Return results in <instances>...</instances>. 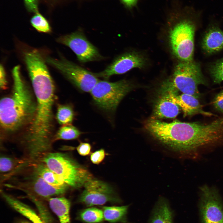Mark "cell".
<instances>
[{"label": "cell", "instance_id": "cell-1", "mask_svg": "<svg viewBox=\"0 0 223 223\" xmlns=\"http://www.w3.org/2000/svg\"><path fill=\"white\" fill-rule=\"evenodd\" d=\"M31 82L36 97V109L20 142L27 153L39 156L52 149L55 87L52 78L36 79Z\"/></svg>", "mask_w": 223, "mask_h": 223}, {"label": "cell", "instance_id": "cell-2", "mask_svg": "<svg viewBox=\"0 0 223 223\" xmlns=\"http://www.w3.org/2000/svg\"><path fill=\"white\" fill-rule=\"evenodd\" d=\"M13 85L11 93L0 102V125L7 135L17 132L28 126L34 116L36 102L20 71L19 65L12 71Z\"/></svg>", "mask_w": 223, "mask_h": 223}, {"label": "cell", "instance_id": "cell-3", "mask_svg": "<svg viewBox=\"0 0 223 223\" xmlns=\"http://www.w3.org/2000/svg\"><path fill=\"white\" fill-rule=\"evenodd\" d=\"M175 12L178 20L171 29L169 35L172 52L180 61H192L196 28L194 20L201 15L202 11L187 6Z\"/></svg>", "mask_w": 223, "mask_h": 223}, {"label": "cell", "instance_id": "cell-4", "mask_svg": "<svg viewBox=\"0 0 223 223\" xmlns=\"http://www.w3.org/2000/svg\"><path fill=\"white\" fill-rule=\"evenodd\" d=\"M2 182L4 187L22 191L26 195L47 199L53 196L62 195L69 189L49 184L27 164L3 178Z\"/></svg>", "mask_w": 223, "mask_h": 223}, {"label": "cell", "instance_id": "cell-5", "mask_svg": "<svg viewBox=\"0 0 223 223\" xmlns=\"http://www.w3.org/2000/svg\"><path fill=\"white\" fill-rule=\"evenodd\" d=\"M41 161L55 173L69 188L84 187L87 181L94 178L86 168L64 153L51 151L45 155Z\"/></svg>", "mask_w": 223, "mask_h": 223}, {"label": "cell", "instance_id": "cell-6", "mask_svg": "<svg viewBox=\"0 0 223 223\" xmlns=\"http://www.w3.org/2000/svg\"><path fill=\"white\" fill-rule=\"evenodd\" d=\"M206 84L198 63L193 60L180 61L175 66L171 77L163 82L161 89L175 92L180 91L198 98L200 95L198 85Z\"/></svg>", "mask_w": 223, "mask_h": 223}, {"label": "cell", "instance_id": "cell-7", "mask_svg": "<svg viewBox=\"0 0 223 223\" xmlns=\"http://www.w3.org/2000/svg\"><path fill=\"white\" fill-rule=\"evenodd\" d=\"M133 87L131 81L125 79L114 82L99 80L90 92L94 103L99 108L112 113Z\"/></svg>", "mask_w": 223, "mask_h": 223}, {"label": "cell", "instance_id": "cell-8", "mask_svg": "<svg viewBox=\"0 0 223 223\" xmlns=\"http://www.w3.org/2000/svg\"><path fill=\"white\" fill-rule=\"evenodd\" d=\"M47 63L61 73L81 90L90 92L99 80L95 75L81 67L63 57L59 59L45 57Z\"/></svg>", "mask_w": 223, "mask_h": 223}, {"label": "cell", "instance_id": "cell-9", "mask_svg": "<svg viewBox=\"0 0 223 223\" xmlns=\"http://www.w3.org/2000/svg\"><path fill=\"white\" fill-rule=\"evenodd\" d=\"M57 42L69 47L82 63L98 61L104 59L97 48L87 39L81 30L61 36Z\"/></svg>", "mask_w": 223, "mask_h": 223}, {"label": "cell", "instance_id": "cell-10", "mask_svg": "<svg viewBox=\"0 0 223 223\" xmlns=\"http://www.w3.org/2000/svg\"><path fill=\"white\" fill-rule=\"evenodd\" d=\"M79 201L88 206L102 205L107 202H119L111 186L101 181L93 178L84 185Z\"/></svg>", "mask_w": 223, "mask_h": 223}, {"label": "cell", "instance_id": "cell-11", "mask_svg": "<svg viewBox=\"0 0 223 223\" xmlns=\"http://www.w3.org/2000/svg\"><path fill=\"white\" fill-rule=\"evenodd\" d=\"M146 63V58L141 54L127 52L115 58L103 71L94 74L97 77L108 79L112 75L124 74L134 68H142Z\"/></svg>", "mask_w": 223, "mask_h": 223}, {"label": "cell", "instance_id": "cell-12", "mask_svg": "<svg viewBox=\"0 0 223 223\" xmlns=\"http://www.w3.org/2000/svg\"><path fill=\"white\" fill-rule=\"evenodd\" d=\"M200 189L203 223H223V208L217 190L206 185Z\"/></svg>", "mask_w": 223, "mask_h": 223}, {"label": "cell", "instance_id": "cell-13", "mask_svg": "<svg viewBox=\"0 0 223 223\" xmlns=\"http://www.w3.org/2000/svg\"><path fill=\"white\" fill-rule=\"evenodd\" d=\"M166 92L171 98L182 110L184 116H190L196 114H201L207 116L213 115V114L204 111L198 98L189 94L182 93L178 94L177 92L169 91Z\"/></svg>", "mask_w": 223, "mask_h": 223}, {"label": "cell", "instance_id": "cell-14", "mask_svg": "<svg viewBox=\"0 0 223 223\" xmlns=\"http://www.w3.org/2000/svg\"><path fill=\"white\" fill-rule=\"evenodd\" d=\"M163 92L155 105L153 118H174L179 113L180 107L170 97L167 93Z\"/></svg>", "mask_w": 223, "mask_h": 223}, {"label": "cell", "instance_id": "cell-15", "mask_svg": "<svg viewBox=\"0 0 223 223\" xmlns=\"http://www.w3.org/2000/svg\"><path fill=\"white\" fill-rule=\"evenodd\" d=\"M202 46L204 50L209 54L223 49V31L216 26L212 27L205 35Z\"/></svg>", "mask_w": 223, "mask_h": 223}, {"label": "cell", "instance_id": "cell-16", "mask_svg": "<svg viewBox=\"0 0 223 223\" xmlns=\"http://www.w3.org/2000/svg\"><path fill=\"white\" fill-rule=\"evenodd\" d=\"M173 213L168 202L160 198L152 211L149 223H174Z\"/></svg>", "mask_w": 223, "mask_h": 223}, {"label": "cell", "instance_id": "cell-17", "mask_svg": "<svg viewBox=\"0 0 223 223\" xmlns=\"http://www.w3.org/2000/svg\"><path fill=\"white\" fill-rule=\"evenodd\" d=\"M47 200L50 209L57 216L60 223H71L70 201L63 197H51Z\"/></svg>", "mask_w": 223, "mask_h": 223}, {"label": "cell", "instance_id": "cell-18", "mask_svg": "<svg viewBox=\"0 0 223 223\" xmlns=\"http://www.w3.org/2000/svg\"><path fill=\"white\" fill-rule=\"evenodd\" d=\"M28 164L37 174L49 184L55 186H66L70 188L43 162L39 161Z\"/></svg>", "mask_w": 223, "mask_h": 223}, {"label": "cell", "instance_id": "cell-19", "mask_svg": "<svg viewBox=\"0 0 223 223\" xmlns=\"http://www.w3.org/2000/svg\"><path fill=\"white\" fill-rule=\"evenodd\" d=\"M129 206H105L103 207L104 219L110 222H126Z\"/></svg>", "mask_w": 223, "mask_h": 223}, {"label": "cell", "instance_id": "cell-20", "mask_svg": "<svg viewBox=\"0 0 223 223\" xmlns=\"http://www.w3.org/2000/svg\"><path fill=\"white\" fill-rule=\"evenodd\" d=\"M25 163L23 158L18 159L2 155L0 157V171L3 177L13 173Z\"/></svg>", "mask_w": 223, "mask_h": 223}, {"label": "cell", "instance_id": "cell-21", "mask_svg": "<svg viewBox=\"0 0 223 223\" xmlns=\"http://www.w3.org/2000/svg\"><path fill=\"white\" fill-rule=\"evenodd\" d=\"M75 112L71 105H58L56 118L59 124L63 125L71 124L75 116Z\"/></svg>", "mask_w": 223, "mask_h": 223}, {"label": "cell", "instance_id": "cell-22", "mask_svg": "<svg viewBox=\"0 0 223 223\" xmlns=\"http://www.w3.org/2000/svg\"><path fill=\"white\" fill-rule=\"evenodd\" d=\"M77 127L72 124L63 125L54 135L53 142L59 140H71L78 138L82 134Z\"/></svg>", "mask_w": 223, "mask_h": 223}, {"label": "cell", "instance_id": "cell-23", "mask_svg": "<svg viewBox=\"0 0 223 223\" xmlns=\"http://www.w3.org/2000/svg\"><path fill=\"white\" fill-rule=\"evenodd\" d=\"M80 219L87 223H97L103 221L104 218L103 210L91 208L85 209L79 214Z\"/></svg>", "mask_w": 223, "mask_h": 223}, {"label": "cell", "instance_id": "cell-24", "mask_svg": "<svg viewBox=\"0 0 223 223\" xmlns=\"http://www.w3.org/2000/svg\"><path fill=\"white\" fill-rule=\"evenodd\" d=\"M30 23L33 27L39 32L49 33L51 31L49 23L45 17L38 12L35 13L32 17Z\"/></svg>", "mask_w": 223, "mask_h": 223}, {"label": "cell", "instance_id": "cell-25", "mask_svg": "<svg viewBox=\"0 0 223 223\" xmlns=\"http://www.w3.org/2000/svg\"><path fill=\"white\" fill-rule=\"evenodd\" d=\"M210 72L214 82L220 83L223 81V58L212 66Z\"/></svg>", "mask_w": 223, "mask_h": 223}, {"label": "cell", "instance_id": "cell-26", "mask_svg": "<svg viewBox=\"0 0 223 223\" xmlns=\"http://www.w3.org/2000/svg\"><path fill=\"white\" fill-rule=\"evenodd\" d=\"M105 153L103 149H101L91 154L90 159L92 162L94 164H98L104 159Z\"/></svg>", "mask_w": 223, "mask_h": 223}, {"label": "cell", "instance_id": "cell-27", "mask_svg": "<svg viewBox=\"0 0 223 223\" xmlns=\"http://www.w3.org/2000/svg\"><path fill=\"white\" fill-rule=\"evenodd\" d=\"M76 149L79 155L81 156H85L90 153L91 146L88 143L80 142Z\"/></svg>", "mask_w": 223, "mask_h": 223}, {"label": "cell", "instance_id": "cell-28", "mask_svg": "<svg viewBox=\"0 0 223 223\" xmlns=\"http://www.w3.org/2000/svg\"><path fill=\"white\" fill-rule=\"evenodd\" d=\"M213 103L214 107L217 110L223 112V90L216 95Z\"/></svg>", "mask_w": 223, "mask_h": 223}, {"label": "cell", "instance_id": "cell-29", "mask_svg": "<svg viewBox=\"0 0 223 223\" xmlns=\"http://www.w3.org/2000/svg\"><path fill=\"white\" fill-rule=\"evenodd\" d=\"M27 10L31 12H38L37 0H23Z\"/></svg>", "mask_w": 223, "mask_h": 223}, {"label": "cell", "instance_id": "cell-30", "mask_svg": "<svg viewBox=\"0 0 223 223\" xmlns=\"http://www.w3.org/2000/svg\"><path fill=\"white\" fill-rule=\"evenodd\" d=\"M0 87L2 90H5L7 87V81L5 69L2 64L0 65Z\"/></svg>", "mask_w": 223, "mask_h": 223}, {"label": "cell", "instance_id": "cell-31", "mask_svg": "<svg viewBox=\"0 0 223 223\" xmlns=\"http://www.w3.org/2000/svg\"><path fill=\"white\" fill-rule=\"evenodd\" d=\"M126 6L132 7L134 6L137 4L138 0H120Z\"/></svg>", "mask_w": 223, "mask_h": 223}, {"label": "cell", "instance_id": "cell-32", "mask_svg": "<svg viewBox=\"0 0 223 223\" xmlns=\"http://www.w3.org/2000/svg\"><path fill=\"white\" fill-rule=\"evenodd\" d=\"M33 223H44L38 216L35 218L33 221Z\"/></svg>", "mask_w": 223, "mask_h": 223}, {"label": "cell", "instance_id": "cell-33", "mask_svg": "<svg viewBox=\"0 0 223 223\" xmlns=\"http://www.w3.org/2000/svg\"><path fill=\"white\" fill-rule=\"evenodd\" d=\"M20 223H29L27 222H20Z\"/></svg>", "mask_w": 223, "mask_h": 223}]
</instances>
